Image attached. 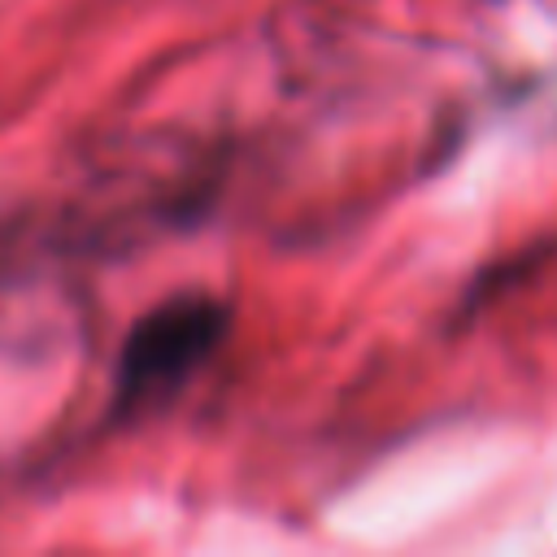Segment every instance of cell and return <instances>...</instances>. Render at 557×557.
I'll list each match as a JSON object with an SVG mask.
<instances>
[{
    "label": "cell",
    "mask_w": 557,
    "mask_h": 557,
    "mask_svg": "<svg viewBox=\"0 0 557 557\" xmlns=\"http://www.w3.org/2000/svg\"><path fill=\"white\" fill-rule=\"evenodd\" d=\"M226 309L213 296H174L144 313L117 366V409H135L148 400L170 396L222 339Z\"/></svg>",
    "instance_id": "6da1fadb"
}]
</instances>
